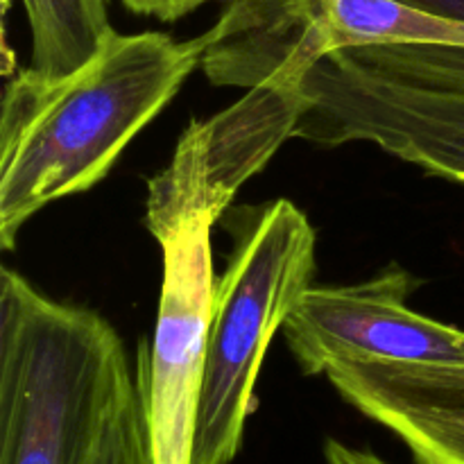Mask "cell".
I'll use <instances>...</instances> for the list:
<instances>
[{
  "label": "cell",
  "mask_w": 464,
  "mask_h": 464,
  "mask_svg": "<svg viewBox=\"0 0 464 464\" xmlns=\"http://www.w3.org/2000/svg\"><path fill=\"white\" fill-rule=\"evenodd\" d=\"M195 68L198 39L161 32L118 34L75 72L23 68L0 113V245L12 249L48 204L102 181L136 134L166 109Z\"/></svg>",
  "instance_id": "6da1fadb"
},
{
  "label": "cell",
  "mask_w": 464,
  "mask_h": 464,
  "mask_svg": "<svg viewBox=\"0 0 464 464\" xmlns=\"http://www.w3.org/2000/svg\"><path fill=\"white\" fill-rule=\"evenodd\" d=\"M125 344L89 308L0 272V464H84L134 383Z\"/></svg>",
  "instance_id": "7a4b0ae2"
},
{
  "label": "cell",
  "mask_w": 464,
  "mask_h": 464,
  "mask_svg": "<svg viewBox=\"0 0 464 464\" xmlns=\"http://www.w3.org/2000/svg\"><path fill=\"white\" fill-rule=\"evenodd\" d=\"M222 222L231 252L213 285L193 464L236 460L267 347L315 275V231L290 199L238 207Z\"/></svg>",
  "instance_id": "3957f363"
},
{
  "label": "cell",
  "mask_w": 464,
  "mask_h": 464,
  "mask_svg": "<svg viewBox=\"0 0 464 464\" xmlns=\"http://www.w3.org/2000/svg\"><path fill=\"white\" fill-rule=\"evenodd\" d=\"M302 91L295 139L324 148L372 143L464 186V84L394 66L358 45L317 59Z\"/></svg>",
  "instance_id": "277c9868"
},
{
  "label": "cell",
  "mask_w": 464,
  "mask_h": 464,
  "mask_svg": "<svg viewBox=\"0 0 464 464\" xmlns=\"http://www.w3.org/2000/svg\"><path fill=\"white\" fill-rule=\"evenodd\" d=\"M304 107L302 84L267 80L218 116L190 122L170 163L148 181L145 227L157 243L188 222H220L240 186L295 139Z\"/></svg>",
  "instance_id": "5b68a950"
},
{
  "label": "cell",
  "mask_w": 464,
  "mask_h": 464,
  "mask_svg": "<svg viewBox=\"0 0 464 464\" xmlns=\"http://www.w3.org/2000/svg\"><path fill=\"white\" fill-rule=\"evenodd\" d=\"M420 281L403 267L353 285H311L284 324L299 370L324 374L340 361L464 365V331L408 308Z\"/></svg>",
  "instance_id": "8992f818"
},
{
  "label": "cell",
  "mask_w": 464,
  "mask_h": 464,
  "mask_svg": "<svg viewBox=\"0 0 464 464\" xmlns=\"http://www.w3.org/2000/svg\"><path fill=\"white\" fill-rule=\"evenodd\" d=\"M211 229L208 222H188L161 243L163 279L154 340L139 343L136 352L157 464H193L216 285Z\"/></svg>",
  "instance_id": "52a82bcc"
},
{
  "label": "cell",
  "mask_w": 464,
  "mask_h": 464,
  "mask_svg": "<svg viewBox=\"0 0 464 464\" xmlns=\"http://www.w3.org/2000/svg\"><path fill=\"white\" fill-rule=\"evenodd\" d=\"M335 392L397 435L417 464H464V365L340 361Z\"/></svg>",
  "instance_id": "ba28073f"
},
{
  "label": "cell",
  "mask_w": 464,
  "mask_h": 464,
  "mask_svg": "<svg viewBox=\"0 0 464 464\" xmlns=\"http://www.w3.org/2000/svg\"><path fill=\"white\" fill-rule=\"evenodd\" d=\"M32 34L30 66L44 77L75 72L102 50L116 30L109 0H23Z\"/></svg>",
  "instance_id": "9c48e42d"
},
{
  "label": "cell",
  "mask_w": 464,
  "mask_h": 464,
  "mask_svg": "<svg viewBox=\"0 0 464 464\" xmlns=\"http://www.w3.org/2000/svg\"><path fill=\"white\" fill-rule=\"evenodd\" d=\"M84 464H157L143 379L139 372L134 383L109 412Z\"/></svg>",
  "instance_id": "30bf717a"
},
{
  "label": "cell",
  "mask_w": 464,
  "mask_h": 464,
  "mask_svg": "<svg viewBox=\"0 0 464 464\" xmlns=\"http://www.w3.org/2000/svg\"><path fill=\"white\" fill-rule=\"evenodd\" d=\"M127 9H131L139 16H154L159 21H179L186 14L195 12L202 5L211 0H122Z\"/></svg>",
  "instance_id": "8fae6325"
},
{
  "label": "cell",
  "mask_w": 464,
  "mask_h": 464,
  "mask_svg": "<svg viewBox=\"0 0 464 464\" xmlns=\"http://www.w3.org/2000/svg\"><path fill=\"white\" fill-rule=\"evenodd\" d=\"M324 460L326 464H392L376 456L370 449L349 447V444L334 438L324 442Z\"/></svg>",
  "instance_id": "7c38bea8"
},
{
  "label": "cell",
  "mask_w": 464,
  "mask_h": 464,
  "mask_svg": "<svg viewBox=\"0 0 464 464\" xmlns=\"http://www.w3.org/2000/svg\"><path fill=\"white\" fill-rule=\"evenodd\" d=\"M399 3L464 23V0H399Z\"/></svg>",
  "instance_id": "4fadbf2b"
}]
</instances>
